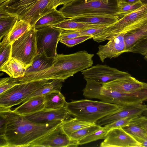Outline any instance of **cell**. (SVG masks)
<instances>
[{"instance_id": "obj_1", "label": "cell", "mask_w": 147, "mask_h": 147, "mask_svg": "<svg viewBox=\"0 0 147 147\" xmlns=\"http://www.w3.org/2000/svg\"><path fill=\"white\" fill-rule=\"evenodd\" d=\"M63 121L35 123L12 112L9 116L7 137L13 147H36L55 131Z\"/></svg>"}, {"instance_id": "obj_2", "label": "cell", "mask_w": 147, "mask_h": 147, "mask_svg": "<svg viewBox=\"0 0 147 147\" xmlns=\"http://www.w3.org/2000/svg\"><path fill=\"white\" fill-rule=\"evenodd\" d=\"M118 0H75L59 10L66 18L112 15L116 16Z\"/></svg>"}, {"instance_id": "obj_3", "label": "cell", "mask_w": 147, "mask_h": 147, "mask_svg": "<svg viewBox=\"0 0 147 147\" xmlns=\"http://www.w3.org/2000/svg\"><path fill=\"white\" fill-rule=\"evenodd\" d=\"M65 107L70 115L74 117L95 124L101 118L115 112L121 107L102 101L88 99L67 102Z\"/></svg>"}, {"instance_id": "obj_4", "label": "cell", "mask_w": 147, "mask_h": 147, "mask_svg": "<svg viewBox=\"0 0 147 147\" xmlns=\"http://www.w3.org/2000/svg\"><path fill=\"white\" fill-rule=\"evenodd\" d=\"M43 80L17 84L0 95V112L9 111L42 86L51 81Z\"/></svg>"}, {"instance_id": "obj_5", "label": "cell", "mask_w": 147, "mask_h": 147, "mask_svg": "<svg viewBox=\"0 0 147 147\" xmlns=\"http://www.w3.org/2000/svg\"><path fill=\"white\" fill-rule=\"evenodd\" d=\"M37 54L36 29L33 26L12 42L10 57L27 67Z\"/></svg>"}, {"instance_id": "obj_6", "label": "cell", "mask_w": 147, "mask_h": 147, "mask_svg": "<svg viewBox=\"0 0 147 147\" xmlns=\"http://www.w3.org/2000/svg\"><path fill=\"white\" fill-rule=\"evenodd\" d=\"M63 30L51 26L36 29L37 54L55 57L57 54V48L60 36Z\"/></svg>"}, {"instance_id": "obj_7", "label": "cell", "mask_w": 147, "mask_h": 147, "mask_svg": "<svg viewBox=\"0 0 147 147\" xmlns=\"http://www.w3.org/2000/svg\"><path fill=\"white\" fill-rule=\"evenodd\" d=\"M147 11V3L119 19L112 25L107 27L100 34L93 38V39L100 42L107 40H109L120 34L124 33L128 27Z\"/></svg>"}, {"instance_id": "obj_8", "label": "cell", "mask_w": 147, "mask_h": 147, "mask_svg": "<svg viewBox=\"0 0 147 147\" xmlns=\"http://www.w3.org/2000/svg\"><path fill=\"white\" fill-rule=\"evenodd\" d=\"M84 79L87 78L103 84L130 75L107 65L97 64L81 71Z\"/></svg>"}, {"instance_id": "obj_9", "label": "cell", "mask_w": 147, "mask_h": 147, "mask_svg": "<svg viewBox=\"0 0 147 147\" xmlns=\"http://www.w3.org/2000/svg\"><path fill=\"white\" fill-rule=\"evenodd\" d=\"M100 147H140V144L122 127L108 131Z\"/></svg>"}, {"instance_id": "obj_10", "label": "cell", "mask_w": 147, "mask_h": 147, "mask_svg": "<svg viewBox=\"0 0 147 147\" xmlns=\"http://www.w3.org/2000/svg\"><path fill=\"white\" fill-rule=\"evenodd\" d=\"M125 33L120 34L109 40L105 45H99L96 54L102 62L107 58H115L125 52H127L125 43Z\"/></svg>"}, {"instance_id": "obj_11", "label": "cell", "mask_w": 147, "mask_h": 147, "mask_svg": "<svg viewBox=\"0 0 147 147\" xmlns=\"http://www.w3.org/2000/svg\"><path fill=\"white\" fill-rule=\"evenodd\" d=\"M147 111V107L142 104L125 105L115 112L101 118L96 124L100 126L128 117L138 116Z\"/></svg>"}, {"instance_id": "obj_12", "label": "cell", "mask_w": 147, "mask_h": 147, "mask_svg": "<svg viewBox=\"0 0 147 147\" xmlns=\"http://www.w3.org/2000/svg\"><path fill=\"white\" fill-rule=\"evenodd\" d=\"M70 115L65 107H64L54 109H44L40 111L24 117L32 122L43 123L57 120L65 121L68 119Z\"/></svg>"}, {"instance_id": "obj_13", "label": "cell", "mask_w": 147, "mask_h": 147, "mask_svg": "<svg viewBox=\"0 0 147 147\" xmlns=\"http://www.w3.org/2000/svg\"><path fill=\"white\" fill-rule=\"evenodd\" d=\"M146 84L138 80L130 75L102 85L107 89L121 93H129L143 88Z\"/></svg>"}, {"instance_id": "obj_14", "label": "cell", "mask_w": 147, "mask_h": 147, "mask_svg": "<svg viewBox=\"0 0 147 147\" xmlns=\"http://www.w3.org/2000/svg\"><path fill=\"white\" fill-rule=\"evenodd\" d=\"M61 125L55 131L38 144L36 147L78 146V141L71 139L69 137L65 134L63 131Z\"/></svg>"}, {"instance_id": "obj_15", "label": "cell", "mask_w": 147, "mask_h": 147, "mask_svg": "<svg viewBox=\"0 0 147 147\" xmlns=\"http://www.w3.org/2000/svg\"><path fill=\"white\" fill-rule=\"evenodd\" d=\"M38 0H8L0 4V9L18 18L31 9Z\"/></svg>"}, {"instance_id": "obj_16", "label": "cell", "mask_w": 147, "mask_h": 147, "mask_svg": "<svg viewBox=\"0 0 147 147\" xmlns=\"http://www.w3.org/2000/svg\"><path fill=\"white\" fill-rule=\"evenodd\" d=\"M122 128L136 140L147 137V117L140 116Z\"/></svg>"}, {"instance_id": "obj_17", "label": "cell", "mask_w": 147, "mask_h": 147, "mask_svg": "<svg viewBox=\"0 0 147 147\" xmlns=\"http://www.w3.org/2000/svg\"><path fill=\"white\" fill-rule=\"evenodd\" d=\"M45 108V96H41L29 99L12 111L17 114L25 116L40 111Z\"/></svg>"}, {"instance_id": "obj_18", "label": "cell", "mask_w": 147, "mask_h": 147, "mask_svg": "<svg viewBox=\"0 0 147 147\" xmlns=\"http://www.w3.org/2000/svg\"><path fill=\"white\" fill-rule=\"evenodd\" d=\"M51 0H38L31 9L19 17L18 19L25 20L28 22L32 26H34L40 18L50 11L48 10V6Z\"/></svg>"}, {"instance_id": "obj_19", "label": "cell", "mask_w": 147, "mask_h": 147, "mask_svg": "<svg viewBox=\"0 0 147 147\" xmlns=\"http://www.w3.org/2000/svg\"><path fill=\"white\" fill-rule=\"evenodd\" d=\"M32 27L26 21L18 19L10 31L3 37L2 41L0 42V46L7 45L12 43Z\"/></svg>"}, {"instance_id": "obj_20", "label": "cell", "mask_w": 147, "mask_h": 147, "mask_svg": "<svg viewBox=\"0 0 147 147\" xmlns=\"http://www.w3.org/2000/svg\"><path fill=\"white\" fill-rule=\"evenodd\" d=\"M70 19L74 21L108 26L116 22L119 18L116 16L106 15L78 17Z\"/></svg>"}, {"instance_id": "obj_21", "label": "cell", "mask_w": 147, "mask_h": 147, "mask_svg": "<svg viewBox=\"0 0 147 147\" xmlns=\"http://www.w3.org/2000/svg\"><path fill=\"white\" fill-rule=\"evenodd\" d=\"M26 68L22 63L10 57L0 67V70L6 73L13 78H17L24 76Z\"/></svg>"}, {"instance_id": "obj_22", "label": "cell", "mask_w": 147, "mask_h": 147, "mask_svg": "<svg viewBox=\"0 0 147 147\" xmlns=\"http://www.w3.org/2000/svg\"><path fill=\"white\" fill-rule=\"evenodd\" d=\"M59 10L54 9L40 18L35 23L36 29L59 23L66 19Z\"/></svg>"}, {"instance_id": "obj_23", "label": "cell", "mask_w": 147, "mask_h": 147, "mask_svg": "<svg viewBox=\"0 0 147 147\" xmlns=\"http://www.w3.org/2000/svg\"><path fill=\"white\" fill-rule=\"evenodd\" d=\"M54 59L55 57H49L44 54H37L31 64L26 67L25 75L48 68L52 65Z\"/></svg>"}, {"instance_id": "obj_24", "label": "cell", "mask_w": 147, "mask_h": 147, "mask_svg": "<svg viewBox=\"0 0 147 147\" xmlns=\"http://www.w3.org/2000/svg\"><path fill=\"white\" fill-rule=\"evenodd\" d=\"M44 96L45 109H59L65 107L67 103L65 97L59 91H54Z\"/></svg>"}, {"instance_id": "obj_25", "label": "cell", "mask_w": 147, "mask_h": 147, "mask_svg": "<svg viewBox=\"0 0 147 147\" xmlns=\"http://www.w3.org/2000/svg\"><path fill=\"white\" fill-rule=\"evenodd\" d=\"M63 82L59 79H53L49 83L40 87L22 101L21 103L27 101L34 97L45 96L54 91H61Z\"/></svg>"}, {"instance_id": "obj_26", "label": "cell", "mask_w": 147, "mask_h": 147, "mask_svg": "<svg viewBox=\"0 0 147 147\" xmlns=\"http://www.w3.org/2000/svg\"><path fill=\"white\" fill-rule=\"evenodd\" d=\"M95 124L81 121L75 117L64 121L61 124V127L64 133L70 138L71 134L73 132Z\"/></svg>"}, {"instance_id": "obj_27", "label": "cell", "mask_w": 147, "mask_h": 147, "mask_svg": "<svg viewBox=\"0 0 147 147\" xmlns=\"http://www.w3.org/2000/svg\"><path fill=\"white\" fill-rule=\"evenodd\" d=\"M51 26L60 28L64 30H80L90 28L108 26H105L92 24L74 21L71 20L70 18L66 19L64 21L59 23Z\"/></svg>"}, {"instance_id": "obj_28", "label": "cell", "mask_w": 147, "mask_h": 147, "mask_svg": "<svg viewBox=\"0 0 147 147\" xmlns=\"http://www.w3.org/2000/svg\"><path fill=\"white\" fill-rule=\"evenodd\" d=\"M124 39L127 52L137 41L147 38V25L135 30L125 34Z\"/></svg>"}, {"instance_id": "obj_29", "label": "cell", "mask_w": 147, "mask_h": 147, "mask_svg": "<svg viewBox=\"0 0 147 147\" xmlns=\"http://www.w3.org/2000/svg\"><path fill=\"white\" fill-rule=\"evenodd\" d=\"M144 4L140 0L135 3H131L123 0H118V12L116 16L120 19L134 11Z\"/></svg>"}, {"instance_id": "obj_30", "label": "cell", "mask_w": 147, "mask_h": 147, "mask_svg": "<svg viewBox=\"0 0 147 147\" xmlns=\"http://www.w3.org/2000/svg\"><path fill=\"white\" fill-rule=\"evenodd\" d=\"M18 20L17 16L9 13L0 18V40L9 32Z\"/></svg>"}, {"instance_id": "obj_31", "label": "cell", "mask_w": 147, "mask_h": 147, "mask_svg": "<svg viewBox=\"0 0 147 147\" xmlns=\"http://www.w3.org/2000/svg\"><path fill=\"white\" fill-rule=\"evenodd\" d=\"M108 131L105 130L103 127L96 131L84 137L78 142L79 145L88 143L100 139H104Z\"/></svg>"}, {"instance_id": "obj_32", "label": "cell", "mask_w": 147, "mask_h": 147, "mask_svg": "<svg viewBox=\"0 0 147 147\" xmlns=\"http://www.w3.org/2000/svg\"><path fill=\"white\" fill-rule=\"evenodd\" d=\"M102 127L96 124L83 128L72 133L70 136L71 139L79 140L89 134L96 131Z\"/></svg>"}, {"instance_id": "obj_33", "label": "cell", "mask_w": 147, "mask_h": 147, "mask_svg": "<svg viewBox=\"0 0 147 147\" xmlns=\"http://www.w3.org/2000/svg\"><path fill=\"white\" fill-rule=\"evenodd\" d=\"M129 52L138 53L144 56L147 53V38L137 41L129 49Z\"/></svg>"}, {"instance_id": "obj_34", "label": "cell", "mask_w": 147, "mask_h": 147, "mask_svg": "<svg viewBox=\"0 0 147 147\" xmlns=\"http://www.w3.org/2000/svg\"><path fill=\"white\" fill-rule=\"evenodd\" d=\"M138 116H139L128 117L119 119L105 125L103 127L107 131L115 128L122 127L127 124L132 120Z\"/></svg>"}, {"instance_id": "obj_35", "label": "cell", "mask_w": 147, "mask_h": 147, "mask_svg": "<svg viewBox=\"0 0 147 147\" xmlns=\"http://www.w3.org/2000/svg\"><path fill=\"white\" fill-rule=\"evenodd\" d=\"M11 43L0 46V67L6 62L11 57Z\"/></svg>"}, {"instance_id": "obj_36", "label": "cell", "mask_w": 147, "mask_h": 147, "mask_svg": "<svg viewBox=\"0 0 147 147\" xmlns=\"http://www.w3.org/2000/svg\"><path fill=\"white\" fill-rule=\"evenodd\" d=\"M16 84L12 78L11 77L1 78L0 80V95L10 90Z\"/></svg>"}, {"instance_id": "obj_37", "label": "cell", "mask_w": 147, "mask_h": 147, "mask_svg": "<svg viewBox=\"0 0 147 147\" xmlns=\"http://www.w3.org/2000/svg\"><path fill=\"white\" fill-rule=\"evenodd\" d=\"M91 36H80L72 39L60 40V42L68 47H72L88 39L92 38Z\"/></svg>"}, {"instance_id": "obj_38", "label": "cell", "mask_w": 147, "mask_h": 147, "mask_svg": "<svg viewBox=\"0 0 147 147\" xmlns=\"http://www.w3.org/2000/svg\"><path fill=\"white\" fill-rule=\"evenodd\" d=\"M107 27V26L90 28L78 30L80 36H90L93 38L100 34Z\"/></svg>"}, {"instance_id": "obj_39", "label": "cell", "mask_w": 147, "mask_h": 147, "mask_svg": "<svg viewBox=\"0 0 147 147\" xmlns=\"http://www.w3.org/2000/svg\"><path fill=\"white\" fill-rule=\"evenodd\" d=\"M80 36L78 30H65L63 31L60 35L59 41L69 39Z\"/></svg>"}, {"instance_id": "obj_40", "label": "cell", "mask_w": 147, "mask_h": 147, "mask_svg": "<svg viewBox=\"0 0 147 147\" xmlns=\"http://www.w3.org/2000/svg\"><path fill=\"white\" fill-rule=\"evenodd\" d=\"M7 119L3 112H0V136H4L6 129Z\"/></svg>"}, {"instance_id": "obj_41", "label": "cell", "mask_w": 147, "mask_h": 147, "mask_svg": "<svg viewBox=\"0 0 147 147\" xmlns=\"http://www.w3.org/2000/svg\"><path fill=\"white\" fill-rule=\"evenodd\" d=\"M62 0H51L49 3L48 9L50 11L54 9H56L57 7L60 5Z\"/></svg>"}, {"instance_id": "obj_42", "label": "cell", "mask_w": 147, "mask_h": 147, "mask_svg": "<svg viewBox=\"0 0 147 147\" xmlns=\"http://www.w3.org/2000/svg\"><path fill=\"white\" fill-rule=\"evenodd\" d=\"M0 147H8V144L4 136H0Z\"/></svg>"}, {"instance_id": "obj_43", "label": "cell", "mask_w": 147, "mask_h": 147, "mask_svg": "<svg viewBox=\"0 0 147 147\" xmlns=\"http://www.w3.org/2000/svg\"><path fill=\"white\" fill-rule=\"evenodd\" d=\"M136 141L140 144V147H147V138L145 139L138 140Z\"/></svg>"}, {"instance_id": "obj_44", "label": "cell", "mask_w": 147, "mask_h": 147, "mask_svg": "<svg viewBox=\"0 0 147 147\" xmlns=\"http://www.w3.org/2000/svg\"><path fill=\"white\" fill-rule=\"evenodd\" d=\"M74 0H62L60 4V5L65 4L67 3H70Z\"/></svg>"}, {"instance_id": "obj_45", "label": "cell", "mask_w": 147, "mask_h": 147, "mask_svg": "<svg viewBox=\"0 0 147 147\" xmlns=\"http://www.w3.org/2000/svg\"><path fill=\"white\" fill-rule=\"evenodd\" d=\"M127 2L131 3H133L136 2L138 1H140V0H123Z\"/></svg>"}, {"instance_id": "obj_46", "label": "cell", "mask_w": 147, "mask_h": 147, "mask_svg": "<svg viewBox=\"0 0 147 147\" xmlns=\"http://www.w3.org/2000/svg\"><path fill=\"white\" fill-rule=\"evenodd\" d=\"M142 3L145 4L147 3V0H140Z\"/></svg>"}, {"instance_id": "obj_47", "label": "cell", "mask_w": 147, "mask_h": 147, "mask_svg": "<svg viewBox=\"0 0 147 147\" xmlns=\"http://www.w3.org/2000/svg\"><path fill=\"white\" fill-rule=\"evenodd\" d=\"M7 0H0V4H1Z\"/></svg>"}, {"instance_id": "obj_48", "label": "cell", "mask_w": 147, "mask_h": 147, "mask_svg": "<svg viewBox=\"0 0 147 147\" xmlns=\"http://www.w3.org/2000/svg\"><path fill=\"white\" fill-rule=\"evenodd\" d=\"M144 58L147 59V53H146L144 55Z\"/></svg>"}]
</instances>
